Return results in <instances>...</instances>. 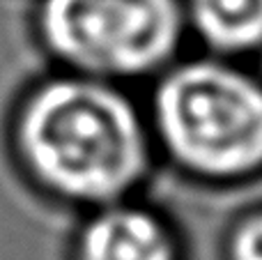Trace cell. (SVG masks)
Wrapping results in <instances>:
<instances>
[{"label": "cell", "mask_w": 262, "mask_h": 260, "mask_svg": "<svg viewBox=\"0 0 262 260\" xmlns=\"http://www.w3.org/2000/svg\"><path fill=\"white\" fill-rule=\"evenodd\" d=\"M81 260H175V253L154 216L120 207L99 214L85 228Z\"/></svg>", "instance_id": "277c9868"}, {"label": "cell", "mask_w": 262, "mask_h": 260, "mask_svg": "<svg viewBox=\"0 0 262 260\" xmlns=\"http://www.w3.org/2000/svg\"><path fill=\"white\" fill-rule=\"evenodd\" d=\"M232 260H262V214L246 219L232 237Z\"/></svg>", "instance_id": "8992f818"}, {"label": "cell", "mask_w": 262, "mask_h": 260, "mask_svg": "<svg viewBox=\"0 0 262 260\" xmlns=\"http://www.w3.org/2000/svg\"><path fill=\"white\" fill-rule=\"evenodd\" d=\"M28 164L55 191L108 201L127 191L145 166V138L122 95L90 81H55L21 118Z\"/></svg>", "instance_id": "6da1fadb"}, {"label": "cell", "mask_w": 262, "mask_h": 260, "mask_svg": "<svg viewBox=\"0 0 262 260\" xmlns=\"http://www.w3.org/2000/svg\"><path fill=\"white\" fill-rule=\"evenodd\" d=\"M41 30L76 67L138 74L168 58L180 39L175 0H46Z\"/></svg>", "instance_id": "3957f363"}, {"label": "cell", "mask_w": 262, "mask_h": 260, "mask_svg": "<svg viewBox=\"0 0 262 260\" xmlns=\"http://www.w3.org/2000/svg\"><path fill=\"white\" fill-rule=\"evenodd\" d=\"M191 12L212 46L246 51L262 44V0H191Z\"/></svg>", "instance_id": "5b68a950"}, {"label": "cell", "mask_w": 262, "mask_h": 260, "mask_svg": "<svg viewBox=\"0 0 262 260\" xmlns=\"http://www.w3.org/2000/svg\"><path fill=\"white\" fill-rule=\"evenodd\" d=\"M157 122L168 150L189 168L230 178L262 166V85L216 62L163 78Z\"/></svg>", "instance_id": "7a4b0ae2"}]
</instances>
